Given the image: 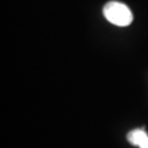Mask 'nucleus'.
I'll return each instance as SVG.
<instances>
[{"mask_svg": "<svg viewBox=\"0 0 148 148\" xmlns=\"http://www.w3.org/2000/svg\"><path fill=\"white\" fill-rule=\"evenodd\" d=\"M139 148H148V137L140 144Z\"/></svg>", "mask_w": 148, "mask_h": 148, "instance_id": "3", "label": "nucleus"}, {"mask_svg": "<svg viewBox=\"0 0 148 148\" xmlns=\"http://www.w3.org/2000/svg\"><path fill=\"white\" fill-rule=\"evenodd\" d=\"M148 135L147 132L143 128H137L133 129L127 133V139L128 143L132 146L139 147L140 144L147 138Z\"/></svg>", "mask_w": 148, "mask_h": 148, "instance_id": "2", "label": "nucleus"}, {"mask_svg": "<svg viewBox=\"0 0 148 148\" xmlns=\"http://www.w3.org/2000/svg\"><path fill=\"white\" fill-rule=\"evenodd\" d=\"M103 13L107 21L118 27L129 26L133 19L129 8L117 1L107 3L103 8Z\"/></svg>", "mask_w": 148, "mask_h": 148, "instance_id": "1", "label": "nucleus"}]
</instances>
